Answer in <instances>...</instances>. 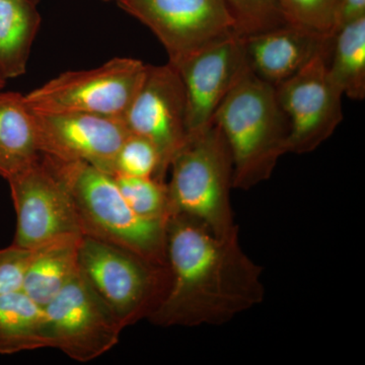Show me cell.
<instances>
[{
	"label": "cell",
	"mask_w": 365,
	"mask_h": 365,
	"mask_svg": "<svg viewBox=\"0 0 365 365\" xmlns=\"http://www.w3.org/2000/svg\"><path fill=\"white\" fill-rule=\"evenodd\" d=\"M36 1H38V0H36Z\"/></svg>",
	"instance_id": "cell-27"
},
{
	"label": "cell",
	"mask_w": 365,
	"mask_h": 365,
	"mask_svg": "<svg viewBox=\"0 0 365 365\" xmlns=\"http://www.w3.org/2000/svg\"><path fill=\"white\" fill-rule=\"evenodd\" d=\"M330 51L314 57L295 76L275 86L289 122V153H312L333 135L343 120L342 97L327 69Z\"/></svg>",
	"instance_id": "cell-10"
},
{
	"label": "cell",
	"mask_w": 365,
	"mask_h": 365,
	"mask_svg": "<svg viewBox=\"0 0 365 365\" xmlns=\"http://www.w3.org/2000/svg\"><path fill=\"white\" fill-rule=\"evenodd\" d=\"M234 163V189L267 181L281 157L289 153V122L275 86L247 69L216 112Z\"/></svg>",
	"instance_id": "cell-2"
},
{
	"label": "cell",
	"mask_w": 365,
	"mask_h": 365,
	"mask_svg": "<svg viewBox=\"0 0 365 365\" xmlns=\"http://www.w3.org/2000/svg\"><path fill=\"white\" fill-rule=\"evenodd\" d=\"M42 155L35 119L25 95L0 91V177L7 181Z\"/></svg>",
	"instance_id": "cell-15"
},
{
	"label": "cell",
	"mask_w": 365,
	"mask_h": 365,
	"mask_svg": "<svg viewBox=\"0 0 365 365\" xmlns=\"http://www.w3.org/2000/svg\"><path fill=\"white\" fill-rule=\"evenodd\" d=\"M169 170L172 216L193 218L217 237H239L230 200L234 163L227 140L215 122L189 134Z\"/></svg>",
	"instance_id": "cell-4"
},
{
	"label": "cell",
	"mask_w": 365,
	"mask_h": 365,
	"mask_svg": "<svg viewBox=\"0 0 365 365\" xmlns=\"http://www.w3.org/2000/svg\"><path fill=\"white\" fill-rule=\"evenodd\" d=\"M118 188L126 202L137 215L148 220L168 222L172 209L167 182L153 177H130L114 175Z\"/></svg>",
	"instance_id": "cell-20"
},
{
	"label": "cell",
	"mask_w": 365,
	"mask_h": 365,
	"mask_svg": "<svg viewBox=\"0 0 365 365\" xmlns=\"http://www.w3.org/2000/svg\"><path fill=\"white\" fill-rule=\"evenodd\" d=\"M234 21L235 35L245 38L287 24L277 0H222Z\"/></svg>",
	"instance_id": "cell-21"
},
{
	"label": "cell",
	"mask_w": 365,
	"mask_h": 365,
	"mask_svg": "<svg viewBox=\"0 0 365 365\" xmlns=\"http://www.w3.org/2000/svg\"><path fill=\"white\" fill-rule=\"evenodd\" d=\"M155 34L173 66L235 35L222 0H114Z\"/></svg>",
	"instance_id": "cell-8"
},
{
	"label": "cell",
	"mask_w": 365,
	"mask_h": 365,
	"mask_svg": "<svg viewBox=\"0 0 365 365\" xmlns=\"http://www.w3.org/2000/svg\"><path fill=\"white\" fill-rule=\"evenodd\" d=\"M338 0H277L287 23L330 34Z\"/></svg>",
	"instance_id": "cell-23"
},
{
	"label": "cell",
	"mask_w": 365,
	"mask_h": 365,
	"mask_svg": "<svg viewBox=\"0 0 365 365\" xmlns=\"http://www.w3.org/2000/svg\"><path fill=\"white\" fill-rule=\"evenodd\" d=\"M45 312L54 348L78 362L93 361L109 352L124 330L81 268Z\"/></svg>",
	"instance_id": "cell-9"
},
{
	"label": "cell",
	"mask_w": 365,
	"mask_h": 365,
	"mask_svg": "<svg viewBox=\"0 0 365 365\" xmlns=\"http://www.w3.org/2000/svg\"><path fill=\"white\" fill-rule=\"evenodd\" d=\"M78 264L91 287L124 328L150 318L169 285L167 266L86 235L79 245Z\"/></svg>",
	"instance_id": "cell-5"
},
{
	"label": "cell",
	"mask_w": 365,
	"mask_h": 365,
	"mask_svg": "<svg viewBox=\"0 0 365 365\" xmlns=\"http://www.w3.org/2000/svg\"><path fill=\"white\" fill-rule=\"evenodd\" d=\"M327 69L334 85L351 100L365 98V18L333 35Z\"/></svg>",
	"instance_id": "cell-19"
},
{
	"label": "cell",
	"mask_w": 365,
	"mask_h": 365,
	"mask_svg": "<svg viewBox=\"0 0 365 365\" xmlns=\"http://www.w3.org/2000/svg\"><path fill=\"white\" fill-rule=\"evenodd\" d=\"M174 66L186 95L188 135L213 124L223 100L249 68L239 36L206 46Z\"/></svg>",
	"instance_id": "cell-13"
},
{
	"label": "cell",
	"mask_w": 365,
	"mask_h": 365,
	"mask_svg": "<svg viewBox=\"0 0 365 365\" xmlns=\"http://www.w3.org/2000/svg\"><path fill=\"white\" fill-rule=\"evenodd\" d=\"M160 173V158L155 146L143 136L129 134L118 153L115 175L153 177L162 181Z\"/></svg>",
	"instance_id": "cell-22"
},
{
	"label": "cell",
	"mask_w": 365,
	"mask_h": 365,
	"mask_svg": "<svg viewBox=\"0 0 365 365\" xmlns=\"http://www.w3.org/2000/svg\"><path fill=\"white\" fill-rule=\"evenodd\" d=\"M35 250L11 244L0 249V297L23 288L26 269L35 256Z\"/></svg>",
	"instance_id": "cell-24"
},
{
	"label": "cell",
	"mask_w": 365,
	"mask_h": 365,
	"mask_svg": "<svg viewBox=\"0 0 365 365\" xmlns=\"http://www.w3.org/2000/svg\"><path fill=\"white\" fill-rule=\"evenodd\" d=\"M7 79L2 76L1 72H0V91L4 90L6 86Z\"/></svg>",
	"instance_id": "cell-26"
},
{
	"label": "cell",
	"mask_w": 365,
	"mask_h": 365,
	"mask_svg": "<svg viewBox=\"0 0 365 365\" xmlns=\"http://www.w3.org/2000/svg\"><path fill=\"white\" fill-rule=\"evenodd\" d=\"M123 120L130 133L155 146L160 158V178L165 182L170 162L188 137L186 95L176 67L169 62L148 66Z\"/></svg>",
	"instance_id": "cell-11"
},
{
	"label": "cell",
	"mask_w": 365,
	"mask_h": 365,
	"mask_svg": "<svg viewBox=\"0 0 365 365\" xmlns=\"http://www.w3.org/2000/svg\"><path fill=\"white\" fill-rule=\"evenodd\" d=\"M46 158L71 193L83 235L167 266L169 222L148 220L134 212L112 175L83 162Z\"/></svg>",
	"instance_id": "cell-3"
},
{
	"label": "cell",
	"mask_w": 365,
	"mask_h": 365,
	"mask_svg": "<svg viewBox=\"0 0 365 365\" xmlns=\"http://www.w3.org/2000/svg\"><path fill=\"white\" fill-rule=\"evenodd\" d=\"M33 114L43 155L88 163L114 176L118 153L130 134L123 118L86 113Z\"/></svg>",
	"instance_id": "cell-12"
},
{
	"label": "cell",
	"mask_w": 365,
	"mask_h": 365,
	"mask_svg": "<svg viewBox=\"0 0 365 365\" xmlns=\"http://www.w3.org/2000/svg\"><path fill=\"white\" fill-rule=\"evenodd\" d=\"M0 1H1V0H0Z\"/></svg>",
	"instance_id": "cell-28"
},
{
	"label": "cell",
	"mask_w": 365,
	"mask_h": 365,
	"mask_svg": "<svg viewBox=\"0 0 365 365\" xmlns=\"http://www.w3.org/2000/svg\"><path fill=\"white\" fill-rule=\"evenodd\" d=\"M41 21L36 0L0 1V72L7 81L26 73Z\"/></svg>",
	"instance_id": "cell-18"
},
{
	"label": "cell",
	"mask_w": 365,
	"mask_h": 365,
	"mask_svg": "<svg viewBox=\"0 0 365 365\" xmlns=\"http://www.w3.org/2000/svg\"><path fill=\"white\" fill-rule=\"evenodd\" d=\"M362 18H365V0H338L334 11L331 35Z\"/></svg>",
	"instance_id": "cell-25"
},
{
	"label": "cell",
	"mask_w": 365,
	"mask_h": 365,
	"mask_svg": "<svg viewBox=\"0 0 365 365\" xmlns=\"http://www.w3.org/2000/svg\"><path fill=\"white\" fill-rule=\"evenodd\" d=\"M6 182L16 215L14 245L35 250L83 235L71 193L45 155Z\"/></svg>",
	"instance_id": "cell-7"
},
{
	"label": "cell",
	"mask_w": 365,
	"mask_h": 365,
	"mask_svg": "<svg viewBox=\"0 0 365 365\" xmlns=\"http://www.w3.org/2000/svg\"><path fill=\"white\" fill-rule=\"evenodd\" d=\"M148 64L116 57L88 71H66L25 95L38 114L86 113L123 118L145 76Z\"/></svg>",
	"instance_id": "cell-6"
},
{
	"label": "cell",
	"mask_w": 365,
	"mask_h": 365,
	"mask_svg": "<svg viewBox=\"0 0 365 365\" xmlns=\"http://www.w3.org/2000/svg\"><path fill=\"white\" fill-rule=\"evenodd\" d=\"M250 71L274 86L280 85L332 47L333 35L292 24L242 38Z\"/></svg>",
	"instance_id": "cell-14"
},
{
	"label": "cell",
	"mask_w": 365,
	"mask_h": 365,
	"mask_svg": "<svg viewBox=\"0 0 365 365\" xmlns=\"http://www.w3.org/2000/svg\"><path fill=\"white\" fill-rule=\"evenodd\" d=\"M83 237H67L36 249L21 288L36 304L47 306L78 270L79 245Z\"/></svg>",
	"instance_id": "cell-17"
},
{
	"label": "cell",
	"mask_w": 365,
	"mask_h": 365,
	"mask_svg": "<svg viewBox=\"0 0 365 365\" xmlns=\"http://www.w3.org/2000/svg\"><path fill=\"white\" fill-rule=\"evenodd\" d=\"M54 348L45 307L23 292L0 297V355Z\"/></svg>",
	"instance_id": "cell-16"
},
{
	"label": "cell",
	"mask_w": 365,
	"mask_h": 365,
	"mask_svg": "<svg viewBox=\"0 0 365 365\" xmlns=\"http://www.w3.org/2000/svg\"><path fill=\"white\" fill-rule=\"evenodd\" d=\"M167 267V292L148 318L155 325H222L265 299L262 268L239 237H217L188 216L168 222Z\"/></svg>",
	"instance_id": "cell-1"
}]
</instances>
